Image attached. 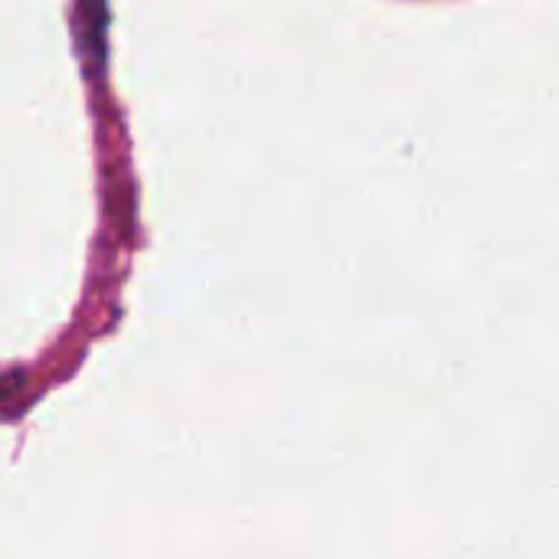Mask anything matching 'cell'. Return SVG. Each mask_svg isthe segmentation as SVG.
<instances>
[]
</instances>
